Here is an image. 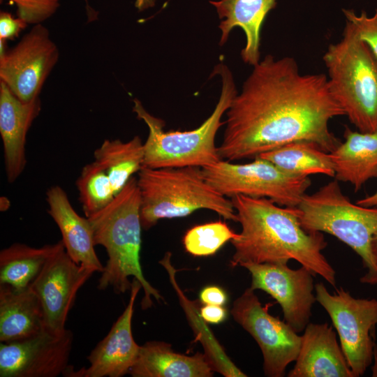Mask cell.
<instances>
[{
    "mask_svg": "<svg viewBox=\"0 0 377 377\" xmlns=\"http://www.w3.org/2000/svg\"><path fill=\"white\" fill-rule=\"evenodd\" d=\"M253 67L226 112L218 147L221 159L255 158L298 141L315 143L327 152L341 143L329 121L344 112L325 74H302L295 59L270 54Z\"/></svg>",
    "mask_w": 377,
    "mask_h": 377,
    "instance_id": "cell-1",
    "label": "cell"
},
{
    "mask_svg": "<svg viewBox=\"0 0 377 377\" xmlns=\"http://www.w3.org/2000/svg\"><path fill=\"white\" fill-rule=\"evenodd\" d=\"M230 200L242 228L231 240L235 248L231 267L295 260L336 286V272L322 253L327 242L323 232H307L302 227L296 207L244 195Z\"/></svg>",
    "mask_w": 377,
    "mask_h": 377,
    "instance_id": "cell-2",
    "label": "cell"
},
{
    "mask_svg": "<svg viewBox=\"0 0 377 377\" xmlns=\"http://www.w3.org/2000/svg\"><path fill=\"white\" fill-rule=\"evenodd\" d=\"M140 205L137 178L133 177L109 205L87 218L95 244L103 246L108 257L97 288L104 290L112 287L117 294L124 293L131 290L129 277L133 276L144 290L141 307L146 309L152 306V297L158 302L163 297L146 280L142 270Z\"/></svg>",
    "mask_w": 377,
    "mask_h": 377,
    "instance_id": "cell-3",
    "label": "cell"
},
{
    "mask_svg": "<svg viewBox=\"0 0 377 377\" xmlns=\"http://www.w3.org/2000/svg\"><path fill=\"white\" fill-rule=\"evenodd\" d=\"M214 73L221 78L219 99L212 113L198 128L186 131H164V121L148 112L141 102L134 99L133 111L146 124L149 133L144 146V166L150 168L195 166L202 168L221 160L216 147V135L225 124L222 117L237 94L229 68L223 63Z\"/></svg>",
    "mask_w": 377,
    "mask_h": 377,
    "instance_id": "cell-4",
    "label": "cell"
},
{
    "mask_svg": "<svg viewBox=\"0 0 377 377\" xmlns=\"http://www.w3.org/2000/svg\"><path fill=\"white\" fill-rule=\"evenodd\" d=\"M142 228L159 220L185 217L198 209H209L227 220L237 222L230 199L214 189L200 167L150 168L138 172Z\"/></svg>",
    "mask_w": 377,
    "mask_h": 377,
    "instance_id": "cell-5",
    "label": "cell"
},
{
    "mask_svg": "<svg viewBox=\"0 0 377 377\" xmlns=\"http://www.w3.org/2000/svg\"><path fill=\"white\" fill-rule=\"evenodd\" d=\"M323 59L330 91L344 115L358 131L377 132V59L350 22Z\"/></svg>",
    "mask_w": 377,
    "mask_h": 377,
    "instance_id": "cell-6",
    "label": "cell"
},
{
    "mask_svg": "<svg viewBox=\"0 0 377 377\" xmlns=\"http://www.w3.org/2000/svg\"><path fill=\"white\" fill-rule=\"evenodd\" d=\"M296 209L306 231L330 234L351 248L366 269L360 282L377 285V265L372 251L377 232L376 207L351 202L335 179L312 194L305 193Z\"/></svg>",
    "mask_w": 377,
    "mask_h": 377,
    "instance_id": "cell-7",
    "label": "cell"
},
{
    "mask_svg": "<svg viewBox=\"0 0 377 377\" xmlns=\"http://www.w3.org/2000/svg\"><path fill=\"white\" fill-rule=\"evenodd\" d=\"M201 169L206 181L226 197L265 198L283 207H297L311 184L309 177L290 175L260 157L247 163L221 159Z\"/></svg>",
    "mask_w": 377,
    "mask_h": 377,
    "instance_id": "cell-8",
    "label": "cell"
},
{
    "mask_svg": "<svg viewBox=\"0 0 377 377\" xmlns=\"http://www.w3.org/2000/svg\"><path fill=\"white\" fill-rule=\"evenodd\" d=\"M315 295L330 317L354 377L363 376L377 353V300L355 298L343 288L330 293L321 282L315 285Z\"/></svg>",
    "mask_w": 377,
    "mask_h": 377,
    "instance_id": "cell-9",
    "label": "cell"
},
{
    "mask_svg": "<svg viewBox=\"0 0 377 377\" xmlns=\"http://www.w3.org/2000/svg\"><path fill=\"white\" fill-rule=\"evenodd\" d=\"M269 305H262L250 287L237 297L231 309L234 320L255 339L263 357V371L268 377H282L297 357L302 336L284 320L271 315Z\"/></svg>",
    "mask_w": 377,
    "mask_h": 377,
    "instance_id": "cell-10",
    "label": "cell"
},
{
    "mask_svg": "<svg viewBox=\"0 0 377 377\" xmlns=\"http://www.w3.org/2000/svg\"><path fill=\"white\" fill-rule=\"evenodd\" d=\"M59 56L48 29L35 24L15 47L0 55V81L21 101H31L38 97Z\"/></svg>",
    "mask_w": 377,
    "mask_h": 377,
    "instance_id": "cell-11",
    "label": "cell"
},
{
    "mask_svg": "<svg viewBox=\"0 0 377 377\" xmlns=\"http://www.w3.org/2000/svg\"><path fill=\"white\" fill-rule=\"evenodd\" d=\"M251 274L250 288L269 294L281 306L283 320L297 333L309 323L316 302L311 271L304 266L297 269L287 263H244Z\"/></svg>",
    "mask_w": 377,
    "mask_h": 377,
    "instance_id": "cell-12",
    "label": "cell"
},
{
    "mask_svg": "<svg viewBox=\"0 0 377 377\" xmlns=\"http://www.w3.org/2000/svg\"><path fill=\"white\" fill-rule=\"evenodd\" d=\"M95 272L77 264L66 252L61 240L30 287L43 310L44 329L60 334L79 289Z\"/></svg>",
    "mask_w": 377,
    "mask_h": 377,
    "instance_id": "cell-13",
    "label": "cell"
},
{
    "mask_svg": "<svg viewBox=\"0 0 377 377\" xmlns=\"http://www.w3.org/2000/svg\"><path fill=\"white\" fill-rule=\"evenodd\" d=\"M73 336L70 330L60 334L45 330L31 337L0 344L1 377H57L64 374Z\"/></svg>",
    "mask_w": 377,
    "mask_h": 377,
    "instance_id": "cell-14",
    "label": "cell"
},
{
    "mask_svg": "<svg viewBox=\"0 0 377 377\" xmlns=\"http://www.w3.org/2000/svg\"><path fill=\"white\" fill-rule=\"evenodd\" d=\"M141 288V283L133 278L128 303L108 334L88 355L89 367L75 371L70 366L64 376L121 377L129 374L140 349L133 337L131 323L134 303Z\"/></svg>",
    "mask_w": 377,
    "mask_h": 377,
    "instance_id": "cell-15",
    "label": "cell"
},
{
    "mask_svg": "<svg viewBox=\"0 0 377 377\" xmlns=\"http://www.w3.org/2000/svg\"><path fill=\"white\" fill-rule=\"evenodd\" d=\"M40 109L39 97L24 102L0 81V134L9 183L14 182L26 166L27 134Z\"/></svg>",
    "mask_w": 377,
    "mask_h": 377,
    "instance_id": "cell-16",
    "label": "cell"
},
{
    "mask_svg": "<svg viewBox=\"0 0 377 377\" xmlns=\"http://www.w3.org/2000/svg\"><path fill=\"white\" fill-rule=\"evenodd\" d=\"M288 377H354L333 327L309 323Z\"/></svg>",
    "mask_w": 377,
    "mask_h": 377,
    "instance_id": "cell-17",
    "label": "cell"
},
{
    "mask_svg": "<svg viewBox=\"0 0 377 377\" xmlns=\"http://www.w3.org/2000/svg\"><path fill=\"white\" fill-rule=\"evenodd\" d=\"M48 214L59 227L65 249L77 264L95 272H103L91 225L87 217L80 216L73 209L66 193L59 186H53L46 193Z\"/></svg>",
    "mask_w": 377,
    "mask_h": 377,
    "instance_id": "cell-18",
    "label": "cell"
},
{
    "mask_svg": "<svg viewBox=\"0 0 377 377\" xmlns=\"http://www.w3.org/2000/svg\"><path fill=\"white\" fill-rule=\"evenodd\" d=\"M209 3L215 7L221 20L219 45L226 43L233 28H242L246 36L242 59L252 66L257 64L260 60L261 28L268 13L275 7L276 0H218Z\"/></svg>",
    "mask_w": 377,
    "mask_h": 377,
    "instance_id": "cell-19",
    "label": "cell"
},
{
    "mask_svg": "<svg viewBox=\"0 0 377 377\" xmlns=\"http://www.w3.org/2000/svg\"><path fill=\"white\" fill-rule=\"evenodd\" d=\"M214 371L205 353L188 356L172 350L164 341L140 346L129 374L133 377H210Z\"/></svg>",
    "mask_w": 377,
    "mask_h": 377,
    "instance_id": "cell-20",
    "label": "cell"
},
{
    "mask_svg": "<svg viewBox=\"0 0 377 377\" xmlns=\"http://www.w3.org/2000/svg\"><path fill=\"white\" fill-rule=\"evenodd\" d=\"M343 136L345 141L329 152L334 177L357 191L368 180L377 178V132L353 131L346 126Z\"/></svg>",
    "mask_w": 377,
    "mask_h": 377,
    "instance_id": "cell-21",
    "label": "cell"
},
{
    "mask_svg": "<svg viewBox=\"0 0 377 377\" xmlns=\"http://www.w3.org/2000/svg\"><path fill=\"white\" fill-rule=\"evenodd\" d=\"M44 330L42 306L31 288L0 284V341L22 340Z\"/></svg>",
    "mask_w": 377,
    "mask_h": 377,
    "instance_id": "cell-22",
    "label": "cell"
},
{
    "mask_svg": "<svg viewBox=\"0 0 377 377\" xmlns=\"http://www.w3.org/2000/svg\"><path fill=\"white\" fill-rule=\"evenodd\" d=\"M96 162L110 179L117 195L144 166V146L139 136L127 142L105 140L94 153Z\"/></svg>",
    "mask_w": 377,
    "mask_h": 377,
    "instance_id": "cell-23",
    "label": "cell"
},
{
    "mask_svg": "<svg viewBox=\"0 0 377 377\" xmlns=\"http://www.w3.org/2000/svg\"><path fill=\"white\" fill-rule=\"evenodd\" d=\"M59 245V241L38 248L15 243L3 249L0 252V284L18 289L30 286Z\"/></svg>",
    "mask_w": 377,
    "mask_h": 377,
    "instance_id": "cell-24",
    "label": "cell"
},
{
    "mask_svg": "<svg viewBox=\"0 0 377 377\" xmlns=\"http://www.w3.org/2000/svg\"><path fill=\"white\" fill-rule=\"evenodd\" d=\"M258 157L270 161L283 171L295 176L320 174L334 177L329 152L313 142H290Z\"/></svg>",
    "mask_w": 377,
    "mask_h": 377,
    "instance_id": "cell-25",
    "label": "cell"
},
{
    "mask_svg": "<svg viewBox=\"0 0 377 377\" xmlns=\"http://www.w3.org/2000/svg\"><path fill=\"white\" fill-rule=\"evenodd\" d=\"M76 186L86 217L106 207L117 195L108 176L94 161L83 167Z\"/></svg>",
    "mask_w": 377,
    "mask_h": 377,
    "instance_id": "cell-26",
    "label": "cell"
},
{
    "mask_svg": "<svg viewBox=\"0 0 377 377\" xmlns=\"http://www.w3.org/2000/svg\"><path fill=\"white\" fill-rule=\"evenodd\" d=\"M237 235L225 222L219 221L189 229L184 237L183 243L186 251L190 254L208 256L214 254Z\"/></svg>",
    "mask_w": 377,
    "mask_h": 377,
    "instance_id": "cell-27",
    "label": "cell"
},
{
    "mask_svg": "<svg viewBox=\"0 0 377 377\" xmlns=\"http://www.w3.org/2000/svg\"><path fill=\"white\" fill-rule=\"evenodd\" d=\"M17 6V17L28 24H41L58 9L59 0H8Z\"/></svg>",
    "mask_w": 377,
    "mask_h": 377,
    "instance_id": "cell-28",
    "label": "cell"
},
{
    "mask_svg": "<svg viewBox=\"0 0 377 377\" xmlns=\"http://www.w3.org/2000/svg\"><path fill=\"white\" fill-rule=\"evenodd\" d=\"M346 20L354 27L358 37L370 48L377 59V7L372 16H368L364 10L356 14L353 9L342 10Z\"/></svg>",
    "mask_w": 377,
    "mask_h": 377,
    "instance_id": "cell-29",
    "label": "cell"
},
{
    "mask_svg": "<svg viewBox=\"0 0 377 377\" xmlns=\"http://www.w3.org/2000/svg\"><path fill=\"white\" fill-rule=\"evenodd\" d=\"M28 24L22 18H15L10 13H0V40H12L19 36V34Z\"/></svg>",
    "mask_w": 377,
    "mask_h": 377,
    "instance_id": "cell-30",
    "label": "cell"
},
{
    "mask_svg": "<svg viewBox=\"0 0 377 377\" xmlns=\"http://www.w3.org/2000/svg\"><path fill=\"white\" fill-rule=\"evenodd\" d=\"M199 297L203 304L223 306L227 301L225 291L215 286L204 288L200 293Z\"/></svg>",
    "mask_w": 377,
    "mask_h": 377,
    "instance_id": "cell-31",
    "label": "cell"
},
{
    "mask_svg": "<svg viewBox=\"0 0 377 377\" xmlns=\"http://www.w3.org/2000/svg\"><path fill=\"white\" fill-rule=\"evenodd\" d=\"M203 320L211 324H219L226 318V310L219 305L205 304L200 309Z\"/></svg>",
    "mask_w": 377,
    "mask_h": 377,
    "instance_id": "cell-32",
    "label": "cell"
},
{
    "mask_svg": "<svg viewBox=\"0 0 377 377\" xmlns=\"http://www.w3.org/2000/svg\"><path fill=\"white\" fill-rule=\"evenodd\" d=\"M356 203L364 207L377 208V190L374 193L358 200Z\"/></svg>",
    "mask_w": 377,
    "mask_h": 377,
    "instance_id": "cell-33",
    "label": "cell"
},
{
    "mask_svg": "<svg viewBox=\"0 0 377 377\" xmlns=\"http://www.w3.org/2000/svg\"><path fill=\"white\" fill-rule=\"evenodd\" d=\"M156 1V0H135V6L138 10L142 11L154 6Z\"/></svg>",
    "mask_w": 377,
    "mask_h": 377,
    "instance_id": "cell-34",
    "label": "cell"
},
{
    "mask_svg": "<svg viewBox=\"0 0 377 377\" xmlns=\"http://www.w3.org/2000/svg\"><path fill=\"white\" fill-rule=\"evenodd\" d=\"M372 251L375 262L377 265V232L375 234L372 241Z\"/></svg>",
    "mask_w": 377,
    "mask_h": 377,
    "instance_id": "cell-35",
    "label": "cell"
}]
</instances>
